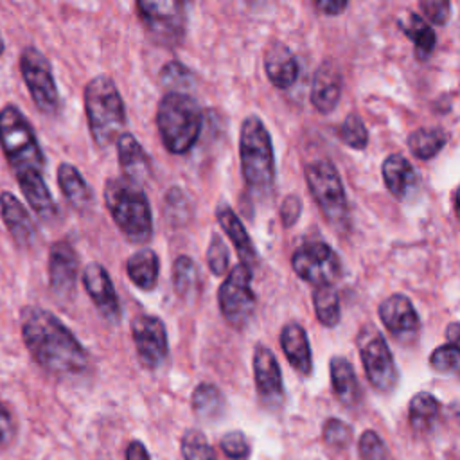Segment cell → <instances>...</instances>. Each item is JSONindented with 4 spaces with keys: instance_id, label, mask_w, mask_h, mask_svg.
Instances as JSON below:
<instances>
[{
    "instance_id": "obj_33",
    "label": "cell",
    "mask_w": 460,
    "mask_h": 460,
    "mask_svg": "<svg viewBox=\"0 0 460 460\" xmlns=\"http://www.w3.org/2000/svg\"><path fill=\"white\" fill-rule=\"evenodd\" d=\"M313 304H314L316 318L322 325H325V327L338 325V322L341 318V305H340L338 291L332 284L316 286V289L313 293Z\"/></svg>"
},
{
    "instance_id": "obj_38",
    "label": "cell",
    "mask_w": 460,
    "mask_h": 460,
    "mask_svg": "<svg viewBox=\"0 0 460 460\" xmlns=\"http://www.w3.org/2000/svg\"><path fill=\"white\" fill-rule=\"evenodd\" d=\"M160 81L169 92H181L192 84V74L180 61H169L160 72Z\"/></svg>"
},
{
    "instance_id": "obj_17",
    "label": "cell",
    "mask_w": 460,
    "mask_h": 460,
    "mask_svg": "<svg viewBox=\"0 0 460 460\" xmlns=\"http://www.w3.org/2000/svg\"><path fill=\"white\" fill-rule=\"evenodd\" d=\"M379 318L399 340L413 338L420 327V320L411 300L401 293H394L379 304Z\"/></svg>"
},
{
    "instance_id": "obj_5",
    "label": "cell",
    "mask_w": 460,
    "mask_h": 460,
    "mask_svg": "<svg viewBox=\"0 0 460 460\" xmlns=\"http://www.w3.org/2000/svg\"><path fill=\"white\" fill-rule=\"evenodd\" d=\"M239 158L246 187L255 194H266L275 180V156L271 137L255 115L246 117L241 124Z\"/></svg>"
},
{
    "instance_id": "obj_32",
    "label": "cell",
    "mask_w": 460,
    "mask_h": 460,
    "mask_svg": "<svg viewBox=\"0 0 460 460\" xmlns=\"http://www.w3.org/2000/svg\"><path fill=\"white\" fill-rule=\"evenodd\" d=\"M447 133L440 128H419L410 133L408 147L419 160H429L446 146Z\"/></svg>"
},
{
    "instance_id": "obj_31",
    "label": "cell",
    "mask_w": 460,
    "mask_h": 460,
    "mask_svg": "<svg viewBox=\"0 0 460 460\" xmlns=\"http://www.w3.org/2000/svg\"><path fill=\"white\" fill-rule=\"evenodd\" d=\"M399 29L406 34V38L415 47V58L419 61H426L435 49V32L428 22H424L419 14L410 13L408 20H399Z\"/></svg>"
},
{
    "instance_id": "obj_2",
    "label": "cell",
    "mask_w": 460,
    "mask_h": 460,
    "mask_svg": "<svg viewBox=\"0 0 460 460\" xmlns=\"http://www.w3.org/2000/svg\"><path fill=\"white\" fill-rule=\"evenodd\" d=\"M104 203L128 241L144 244L153 237L151 205L140 185L126 178H110L104 185Z\"/></svg>"
},
{
    "instance_id": "obj_4",
    "label": "cell",
    "mask_w": 460,
    "mask_h": 460,
    "mask_svg": "<svg viewBox=\"0 0 460 460\" xmlns=\"http://www.w3.org/2000/svg\"><path fill=\"white\" fill-rule=\"evenodd\" d=\"M84 111L93 142L99 147L113 144L126 126V108L117 84L108 75H97L84 86Z\"/></svg>"
},
{
    "instance_id": "obj_10",
    "label": "cell",
    "mask_w": 460,
    "mask_h": 460,
    "mask_svg": "<svg viewBox=\"0 0 460 460\" xmlns=\"http://www.w3.org/2000/svg\"><path fill=\"white\" fill-rule=\"evenodd\" d=\"M295 273L314 286L332 284L341 273V262L336 252L320 241L302 244L291 257Z\"/></svg>"
},
{
    "instance_id": "obj_28",
    "label": "cell",
    "mask_w": 460,
    "mask_h": 460,
    "mask_svg": "<svg viewBox=\"0 0 460 460\" xmlns=\"http://www.w3.org/2000/svg\"><path fill=\"white\" fill-rule=\"evenodd\" d=\"M160 261L151 248H142L135 252L126 262V273L129 280L140 289H153L158 279Z\"/></svg>"
},
{
    "instance_id": "obj_12",
    "label": "cell",
    "mask_w": 460,
    "mask_h": 460,
    "mask_svg": "<svg viewBox=\"0 0 460 460\" xmlns=\"http://www.w3.org/2000/svg\"><path fill=\"white\" fill-rule=\"evenodd\" d=\"M131 336L142 367L156 368L169 352L167 329L158 316L138 314L131 322Z\"/></svg>"
},
{
    "instance_id": "obj_25",
    "label": "cell",
    "mask_w": 460,
    "mask_h": 460,
    "mask_svg": "<svg viewBox=\"0 0 460 460\" xmlns=\"http://www.w3.org/2000/svg\"><path fill=\"white\" fill-rule=\"evenodd\" d=\"M381 174L386 189L397 199L406 198V194L410 192V189L415 185V180H417L413 165L408 162V158H404L399 153L388 155L383 160Z\"/></svg>"
},
{
    "instance_id": "obj_9",
    "label": "cell",
    "mask_w": 460,
    "mask_h": 460,
    "mask_svg": "<svg viewBox=\"0 0 460 460\" xmlns=\"http://www.w3.org/2000/svg\"><path fill=\"white\" fill-rule=\"evenodd\" d=\"M223 318L232 327H244L257 307V296L252 289V270L241 262L230 270L217 293Z\"/></svg>"
},
{
    "instance_id": "obj_19",
    "label": "cell",
    "mask_w": 460,
    "mask_h": 460,
    "mask_svg": "<svg viewBox=\"0 0 460 460\" xmlns=\"http://www.w3.org/2000/svg\"><path fill=\"white\" fill-rule=\"evenodd\" d=\"M341 74L334 63H322L311 84V104L320 113H331L341 97Z\"/></svg>"
},
{
    "instance_id": "obj_18",
    "label": "cell",
    "mask_w": 460,
    "mask_h": 460,
    "mask_svg": "<svg viewBox=\"0 0 460 460\" xmlns=\"http://www.w3.org/2000/svg\"><path fill=\"white\" fill-rule=\"evenodd\" d=\"M264 72L273 86L286 90L298 79L300 66L288 45L271 41L264 52Z\"/></svg>"
},
{
    "instance_id": "obj_46",
    "label": "cell",
    "mask_w": 460,
    "mask_h": 460,
    "mask_svg": "<svg viewBox=\"0 0 460 460\" xmlns=\"http://www.w3.org/2000/svg\"><path fill=\"white\" fill-rule=\"evenodd\" d=\"M314 4L322 13L334 16V14H340L345 11L349 0H314Z\"/></svg>"
},
{
    "instance_id": "obj_35",
    "label": "cell",
    "mask_w": 460,
    "mask_h": 460,
    "mask_svg": "<svg viewBox=\"0 0 460 460\" xmlns=\"http://www.w3.org/2000/svg\"><path fill=\"white\" fill-rule=\"evenodd\" d=\"M183 460H217L214 447L199 429H189L181 437Z\"/></svg>"
},
{
    "instance_id": "obj_48",
    "label": "cell",
    "mask_w": 460,
    "mask_h": 460,
    "mask_svg": "<svg viewBox=\"0 0 460 460\" xmlns=\"http://www.w3.org/2000/svg\"><path fill=\"white\" fill-rule=\"evenodd\" d=\"M447 338H449V343H455L456 345V340H458V323L453 322L449 327H447Z\"/></svg>"
},
{
    "instance_id": "obj_11",
    "label": "cell",
    "mask_w": 460,
    "mask_h": 460,
    "mask_svg": "<svg viewBox=\"0 0 460 460\" xmlns=\"http://www.w3.org/2000/svg\"><path fill=\"white\" fill-rule=\"evenodd\" d=\"M20 70L32 101L43 113H54L59 104L49 59L34 47H27L20 56Z\"/></svg>"
},
{
    "instance_id": "obj_45",
    "label": "cell",
    "mask_w": 460,
    "mask_h": 460,
    "mask_svg": "<svg viewBox=\"0 0 460 460\" xmlns=\"http://www.w3.org/2000/svg\"><path fill=\"white\" fill-rule=\"evenodd\" d=\"M14 433V426H13V419L7 413V410L0 404V446L7 444L11 440Z\"/></svg>"
},
{
    "instance_id": "obj_3",
    "label": "cell",
    "mask_w": 460,
    "mask_h": 460,
    "mask_svg": "<svg viewBox=\"0 0 460 460\" xmlns=\"http://www.w3.org/2000/svg\"><path fill=\"white\" fill-rule=\"evenodd\" d=\"M203 117L198 102L185 92H167L156 108V128L169 153L192 149L201 133Z\"/></svg>"
},
{
    "instance_id": "obj_49",
    "label": "cell",
    "mask_w": 460,
    "mask_h": 460,
    "mask_svg": "<svg viewBox=\"0 0 460 460\" xmlns=\"http://www.w3.org/2000/svg\"><path fill=\"white\" fill-rule=\"evenodd\" d=\"M4 50V41H2V38H0V52Z\"/></svg>"
},
{
    "instance_id": "obj_6",
    "label": "cell",
    "mask_w": 460,
    "mask_h": 460,
    "mask_svg": "<svg viewBox=\"0 0 460 460\" xmlns=\"http://www.w3.org/2000/svg\"><path fill=\"white\" fill-rule=\"evenodd\" d=\"M0 146L16 178L31 172L43 174V153L36 135L14 104L0 110Z\"/></svg>"
},
{
    "instance_id": "obj_39",
    "label": "cell",
    "mask_w": 460,
    "mask_h": 460,
    "mask_svg": "<svg viewBox=\"0 0 460 460\" xmlns=\"http://www.w3.org/2000/svg\"><path fill=\"white\" fill-rule=\"evenodd\" d=\"M358 453L361 460H388L386 446L374 429H367L361 433L358 442Z\"/></svg>"
},
{
    "instance_id": "obj_13",
    "label": "cell",
    "mask_w": 460,
    "mask_h": 460,
    "mask_svg": "<svg viewBox=\"0 0 460 460\" xmlns=\"http://www.w3.org/2000/svg\"><path fill=\"white\" fill-rule=\"evenodd\" d=\"M187 0H137V11L151 32L162 38L180 36Z\"/></svg>"
},
{
    "instance_id": "obj_34",
    "label": "cell",
    "mask_w": 460,
    "mask_h": 460,
    "mask_svg": "<svg viewBox=\"0 0 460 460\" xmlns=\"http://www.w3.org/2000/svg\"><path fill=\"white\" fill-rule=\"evenodd\" d=\"M172 284L178 295L190 296L199 289V271L196 262L187 257L180 255L172 264Z\"/></svg>"
},
{
    "instance_id": "obj_14",
    "label": "cell",
    "mask_w": 460,
    "mask_h": 460,
    "mask_svg": "<svg viewBox=\"0 0 460 460\" xmlns=\"http://www.w3.org/2000/svg\"><path fill=\"white\" fill-rule=\"evenodd\" d=\"M253 377H255L257 395L266 406L273 408L284 401V383H282L280 365L275 354L261 343L253 350Z\"/></svg>"
},
{
    "instance_id": "obj_24",
    "label": "cell",
    "mask_w": 460,
    "mask_h": 460,
    "mask_svg": "<svg viewBox=\"0 0 460 460\" xmlns=\"http://www.w3.org/2000/svg\"><path fill=\"white\" fill-rule=\"evenodd\" d=\"M329 374L334 395L345 406H356L361 397V386L358 383L352 363L343 356H332L329 361Z\"/></svg>"
},
{
    "instance_id": "obj_29",
    "label": "cell",
    "mask_w": 460,
    "mask_h": 460,
    "mask_svg": "<svg viewBox=\"0 0 460 460\" xmlns=\"http://www.w3.org/2000/svg\"><path fill=\"white\" fill-rule=\"evenodd\" d=\"M226 408L223 392L212 383H201L192 394V410L199 420L212 422L223 417Z\"/></svg>"
},
{
    "instance_id": "obj_37",
    "label": "cell",
    "mask_w": 460,
    "mask_h": 460,
    "mask_svg": "<svg viewBox=\"0 0 460 460\" xmlns=\"http://www.w3.org/2000/svg\"><path fill=\"white\" fill-rule=\"evenodd\" d=\"M322 435L325 444L334 449H345L352 442V428L347 422L334 417L325 420Z\"/></svg>"
},
{
    "instance_id": "obj_43",
    "label": "cell",
    "mask_w": 460,
    "mask_h": 460,
    "mask_svg": "<svg viewBox=\"0 0 460 460\" xmlns=\"http://www.w3.org/2000/svg\"><path fill=\"white\" fill-rule=\"evenodd\" d=\"M422 13L435 25H444L449 20L451 0H419Z\"/></svg>"
},
{
    "instance_id": "obj_42",
    "label": "cell",
    "mask_w": 460,
    "mask_h": 460,
    "mask_svg": "<svg viewBox=\"0 0 460 460\" xmlns=\"http://www.w3.org/2000/svg\"><path fill=\"white\" fill-rule=\"evenodd\" d=\"M219 446L221 451L232 460H243L250 451L248 440L243 431H228L226 435H223Z\"/></svg>"
},
{
    "instance_id": "obj_21",
    "label": "cell",
    "mask_w": 460,
    "mask_h": 460,
    "mask_svg": "<svg viewBox=\"0 0 460 460\" xmlns=\"http://www.w3.org/2000/svg\"><path fill=\"white\" fill-rule=\"evenodd\" d=\"M216 217L219 221V226L223 228V232L230 237L239 259H241V264L246 266L248 270H253L259 262L257 259V252H255V246L246 232V228L243 226L241 219L237 217V214L226 207V205H219L216 208Z\"/></svg>"
},
{
    "instance_id": "obj_8",
    "label": "cell",
    "mask_w": 460,
    "mask_h": 460,
    "mask_svg": "<svg viewBox=\"0 0 460 460\" xmlns=\"http://www.w3.org/2000/svg\"><path fill=\"white\" fill-rule=\"evenodd\" d=\"M356 341H358L361 363L370 385L377 392H383V394L392 392L397 386L399 374L385 336L377 331L376 325L365 323L359 329Z\"/></svg>"
},
{
    "instance_id": "obj_16",
    "label": "cell",
    "mask_w": 460,
    "mask_h": 460,
    "mask_svg": "<svg viewBox=\"0 0 460 460\" xmlns=\"http://www.w3.org/2000/svg\"><path fill=\"white\" fill-rule=\"evenodd\" d=\"M77 255L66 241H58L49 252V282L61 298H70L77 282Z\"/></svg>"
},
{
    "instance_id": "obj_27",
    "label": "cell",
    "mask_w": 460,
    "mask_h": 460,
    "mask_svg": "<svg viewBox=\"0 0 460 460\" xmlns=\"http://www.w3.org/2000/svg\"><path fill=\"white\" fill-rule=\"evenodd\" d=\"M58 183H59V189L65 194L66 201L74 208L84 210L92 205V199H93L92 189L88 187V183L84 181L81 172L72 164H61L59 165Z\"/></svg>"
},
{
    "instance_id": "obj_15",
    "label": "cell",
    "mask_w": 460,
    "mask_h": 460,
    "mask_svg": "<svg viewBox=\"0 0 460 460\" xmlns=\"http://www.w3.org/2000/svg\"><path fill=\"white\" fill-rule=\"evenodd\" d=\"M83 284L92 302L95 304L99 314L110 323H119L120 304L104 266L97 262H90L83 271Z\"/></svg>"
},
{
    "instance_id": "obj_26",
    "label": "cell",
    "mask_w": 460,
    "mask_h": 460,
    "mask_svg": "<svg viewBox=\"0 0 460 460\" xmlns=\"http://www.w3.org/2000/svg\"><path fill=\"white\" fill-rule=\"evenodd\" d=\"M18 185L29 201L31 208L41 217V219H52L56 216V203L50 196V190L43 180V174L31 172L18 176Z\"/></svg>"
},
{
    "instance_id": "obj_41",
    "label": "cell",
    "mask_w": 460,
    "mask_h": 460,
    "mask_svg": "<svg viewBox=\"0 0 460 460\" xmlns=\"http://www.w3.org/2000/svg\"><path fill=\"white\" fill-rule=\"evenodd\" d=\"M228 261H230V253H228V246L225 244L223 237L214 234L210 237V244L207 250V262L208 268L214 275H225L228 270Z\"/></svg>"
},
{
    "instance_id": "obj_22",
    "label": "cell",
    "mask_w": 460,
    "mask_h": 460,
    "mask_svg": "<svg viewBox=\"0 0 460 460\" xmlns=\"http://www.w3.org/2000/svg\"><path fill=\"white\" fill-rule=\"evenodd\" d=\"M280 345L291 367L296 372L309 376L313 370V354L305 329L296 322L286 323L280 331Z\"/></svg>"
},
{
    "instance_id": "obj_1",
    "label": "cell",
    "mask_w": 460,
    "mask_h": 460,
    "mask_svg": "<svg viewBox=\"0 0 460 460\" xmlns=\"http://www.w3.org/2000/svg\"><path fill=\"white\" fill-rule=\"evenodd\" d=\"M23 341L34 361L56 376H79L88 368V352L72 331L41 307L22 313Z\"/></svg>"
},
{
    "instance_id": "obj_40",
    "label": "cell",
    "mask_w": 460,
    "mask_h": 460,
    "mask_svg": "<svg viewBox=\"0 0 460 460\" xmlns=\"http://www.w3.org/2000/svg\"><path fill=\"white\" fill-rule=\"evenodd\" d=\"M460 363V350L458 345L455 343H446L437 347L431 356H429V365L437 370V372H455L458 368Z\"/></svg>"
},
{
    "instance_id": "obj_30",
    "label": "cell",
    "mask_w": 460,
    "mask_h": 460,
    "mask_svg": "<svg viewBox=\"0 0 460 460\" xmlns=\"http://www.w3.org/2000/svg\"><path fill=\"white\" fill-rule=\"evenodd\" d=\"M440 404L435 395L429 392H419L410 399L408 406V417H410V426L413 428L415 433H428L435 426L438 419Z\"/></svg>"
},
{
    "instance_id": "obj_44",
    "label": "cell",
    "mask_w": 460,
    "mask_h": 460,
    "mask_svg": "<svg viewBox=\"0 0 460 460\" xmlns=\"http://www.w3.org/2000/svg\"><path fill=\"white\" fill-rule=\"evenodd\" d=\"M300 212H302V201L296 194H289L288 198H284L280 205V219L284 226H293L300 217Z\"/></svg>"
},
{
    "instance_id": "obj_36",
    "label": "cell",
    "mask_w": 460,
    "mask_h": 460,
    "mask_svg": "<svg viewBox=\"0 0 460 460\" xmlns=\"http://www.w3.org/2000/svg\"><path fill=\"white\" fill-rule=\"evenodd\" d=\"M340 140L352 149H365L368 144V131L358 113H349L338 128Z\"/></svg>"
},
{
    "instance_id": "obj_23",
    "label": "cell",
    "mask_w": 460,
    "mask_h": 460,
    "mask_svg": "<svg viewBox=\"0 0 460 460\" xmlns=\"http://www.w3.org/2000/svg\"><path fill=\"white\" fill-rule=\"evenodd\" d=\"M0 214H2V219L7 226V230L11 232V235L14 237V241L18 244L25 246V244L32 243V239L36 235L34 223H32L29 212L25 210V207L20 203V199H16L11 192L0 194Z\"/></svg>"
},
{
    "instance_id": "obj_47",
    "label": "cell",
    "mask_w": 460,
    "mask_h": 460,
    "mask_svg": "<svg viewBox=\"0 0 460 460\" xmlns=\"http://www.w3.org/2000/svg\"><path fill=\"white\" fill-rule=\"evenodd\" d=\"M126 460H151V456L140 440H131L126 447Z\"/></svg>"
},
{
    "instance_id": "obj_20",
    "label": "cell",
    "mask_w": 460,
    "mask_h": 460,
    "mask_svg": "<svg viewBox=\"0 0 460 460\" xmlns=\"http://www.w3.org/2000/svg\"><path fill=\"white\" fill-rule=\"evenodd\" d=\"M119 164L126 176L135 185H144L151 178V162L140 142L131 133H122L117 138Z\"/></svg>"
},
{
    "instance_id": "obj_7",
    "label": "cell",
    "mask_w": 460,
    "mask_h": 460,
    "mask_svg": "<svg viewBox=\"0 0 460 460\" xmlns=\"http://www.w3.org/2000/svg\"><path fill=\"white\" fill-rule=\"evenodd\" d=\"M307 187L320 207L323 217L336 230H345L349 225V205L341 178L331 160L318 158L304 169Z\"/></svg>"
}]
</instances>
